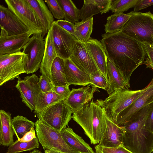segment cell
<instances>
[{
	"instance_id": "7402d4cb",
	"label": "cell",
	"mask_w": 153,
	"mask_h": 153,
	"mask_svg": "<svg viewBox=\"0 0 153 153\" xmlns=\"http://www.w3.org/2000/svg\"><path fill=\"white\" fill-rule=\"evenodd\" d=\"M33 9L42 28V36L47 34L55 21L54 17L45 1L42 0H27Z\"/></svg>"
},
{
	"instance_id": "ac0fdd59",
	"label": "cell",
	"mask_w": 153,
	"mask_h": 153,
	"mask_svg": "<svg viewBox=\"0 0 153 153\" xmlns=\"http://www.w3.org/2000/svg\"><path fill=\"white\" fill-rule=\"evenodd\" d=\"M105 118L106 128L102 140L98 145L110 148L123 146L124 132L123 128L111 121L106 115Z\"/></svg>"
},
{
	"instance_id": "7bdbcfd3",
	"label": "cell",
	"mask_w": 153,
	"mask_h": 153,
	"mask_svg": "<svg viewBox=\"0 0 153 153\" xmlns=\"http://www.w3.org/2000/svg\"><path fill=\"white\" fill-rule=\"evenodd\" d=\"M53 91L56 94L67 98L69 95L71 91L69 87L64 86H53Z\"/></svg>"
},
{
	"instance_id": "e575fe53",
	"label": "cell",
	"mask_w": 153,
	"mask_h": 153,
	"mask_svg": "<svg viewBox=\"0 0 153 153\" xmlns=\"http://www.w3.org/2000/svg\"><path fill=\"white\" fill-rule=\"evenodd\" d=\"M90 85L92 87L101 88L107 91L108 90L109 82L100 71L90 74Z\"/></svg>"
},
{
	"instance_id": "ba28073f",
	"label": "cell",
	"mask_w": 153,
	"mask_h": 153,
	"mask_svg": "<svg viewBox=\"0 0 153 153\" xmlns=\"http://www.w3.org/2000/svg\"><path fill=\"white\" fill-rule=\"evenodd\" d=\"M27 57L22 52L0 55V86L25 73Z\"/></svg>"
},
{
	"instance_id": "d590c367",
	"label": "cell",
	"mask_w": 153,
	"mask_h": 153,
	"mask_svg": "<svg viewBox=\"0 0 153 153\" xmlns=\"http://www.w3.org/2000/svg\"><path fill=\"white\" fill-rule=\"evenodd\" d=\"M45 1L54 17L58 20L64 19L63 12L57 0H46Z\"/></svg>"
},
{
	"instance_id": "44dd1931",
	"label": "cell",
	"mask_w": 153,
	"mask_h": 153,
	"mask_svg": "<svg viewBox=\"0 0 153 153\" xmlns=\"http://www.w3.org/2000/svg\"><path fill=\"white\" fill-rule=\"evenodd\" d=\"M64 71L69 86H85L90 84V75L78 68L69 59L65 60Z\"/></svg>"
},
{
	"instance_id": "1f68e13d",
	"label": "cell",
	"mask_w": 153,
	"mask_h": 153,
	"mask_svg": "<svg viewBox=\"0 0 153 153\" xmlns=\"http://www.w3.org/2000/svg\"><path fill=\"white\" fill-rule=\"evenodd\" d=\"M39 146V141L37 137L29 142H24L17 140L9 147L6 153H19L30 151L38 148Z\"/></svg>"
},
{
	"instance_id": "484cf974",
	"label": "cell",
	"mask_w": 153,
	"mask_h": 153,
	"mask_svg": "<svg viewBox=\"0 0 153 153\" xmlns=\"http://www.w3.org/2000/svg\"><path fill=\"white\" fill-rule=\"evenodd\" d=\"M66 98L53 91L40 92L35 98V108L33 112L36 114L56 103L65 101Z\"/></svg>"
},
{
	"instance_id": "cb8c5ba5",
	"label": "cell",
	"mask_w": 153,
	"mask_h": 153,
	"mask_svg": "<svg viewBox=\"0 0 153 153\" xmlns=\"http://www.w3.org/2000/svg\"><path fill=\"white\" fill-rule=\"evenodd\" d=\"M60 133L67 144L74 150L80 153H95L90 146L72 128L68 126Z\"/></svg>"
},
{
	"instance_id": "c3c4849f",
	"label": "cell",
	"mask_w": 153,
	"mask_h": 153,
	"mask_svg": "<svg viewBox=\"0 0 153 153\" xmlns=\"http://www.w3.org/2000/svg\"><path fill=\"white\" fill-rule=\"evenodd\" d=\"M152 153H153V150H152Z\"/></svg>"
},
{
	"instance_id": "b9f144b4",
	"label": "cell",
	"mask_w": 153,
	"mask_h": 153,
	"mask_svg": "<svg viewBox=\"0 0 153 153\" xmlns=\"http://www.w3.org/2000/svg\"><path fill=\"white\" fill-rule=\"evenodd\" d=\"M153 5V0H138L134 7L133 11L137 12Z\"/></svg>"
},
{
	"instance_id": "30bf717a",
	"label": "cell",
	"mask_w": 153,
	"mask_h": 153,
	"mask_svg": "<svg viewBox=\"0 0 153 153\" xmlns=\"http://www.w3.org/2000/svg\"><path fill=\"white\" fill-rule=\"evenodd\" d=\"M8 7L30 29L42 32L41 25L27 0H5Z\"/></svg>"
},
{
	"instance_id": "d4e9b609",
	"label": "cell",
	"mask_w": 153,
	"mask_h": 153,
	"mask_svg": "<svg viewBox=\"0 0 153 153\" xmlns=\"http://www.w3.org/2000/svg\"><path fill=\"white\" fill-rule=\"evenodd\" d=\"M12 119L11 113L4 110H0V144L5 147H9L14 142Z\"/></svg>"
},
{
	"instance_id": "ffe728a7",
	"label": "cell",
	"mask_w": 153,
	"mask_h": 153,
	"mask_svg": "<svg viewBox=\"0 0 153 153\" xmlns=\"http://www.w3.org/2000/svg\"><path fill=\"white\" fill-rule=\"evenodd\" d=\"M45 49L43 57L40 68V72L51 82V68L55 58L57 57L53 42L52 27L45 39Z\"/></svg>"
},
{
	"instance_id": "8fae6325",
	"label": "cell",
	"mask_w": 153,
	"mask_h": 153,
	"mask_svg": "<svg viewBox=\"0 0 153 153\" xmlns=\"http://www.w3.org/2000/svg\"><path fill=\"white\" fill-rule=\"evenodd\" d=\"M51 27L53 42L57 57L64 60L69 59L73 53L76 37L58 25L55 21Z\"/></svg>"
},
{
	"instance_id": "4316f807",
	"label": "cell",
	"mask_w": 153,
	"mask_h": 153,
	"mask_svg": "<svg viewBox=\"0 0 153 153\" xmlns=\"http://www.w3.org/2000/svg\"><path fill=\"white\" fill-rule=\"evenodd\" d=\"M64 63L65 60L57 57L52 63L51 68V83L53 86H69L65 78Z\"/></svg>"
},
{
	"instance_id": "60d3db41",
	"label": "cell",
	"mask_w": 153,
	"mask_h": 153,
	"mask_svg": "<svg viewBox=\"0 0 153 153\" xmlns=\"http://www.w3.org/2000/svg\"><path fill=\"white\" fill-rule=\"evenodd\" d=\"M55 21L58 25L76 38L74 29L75 24L63 20Z\"/></svg>"
},
{
	"instance_id": "5b68a950",
	"label": "cell",
	"mask_w": 153,
	"mask_h": 153,
	"mask_svg": "<svg viewBox=\"0 0 153 153\" xmlns=\"http://www.w3.org/2000/svg\"><path fill=\"white\" fill-rule=\"evenodd\" d=\"M131 16L121 31L142 44L153 46V14L131 11Z\"/></svg>"
},
{
	"instance_id": "6da1fadb",
	"label": "cell",
	"mask_w": 153,
	"mask_h": 153,
	"mask_svg": "<svg viewBox=\"0 0 153 153\" xmlns=\"http://www.w3.org/2000/svg\"><path fill=\"white\" fill-rule=\"evenodd\" d=\"M102 37L100 42L108 59L119 68L130 84L132 73L145 58L143 44L121 31L105 33Z\"/></svg>"
},
{
	"instance_id": "603a6c76",
	"label": "cell",
	"mask_w": 153,
	"mask_h": 153,
	"mask_svg": "<svg viewBox=\"0 0 153 153\" xmlns=\"http://www.w3.org/2000/svg\"><path fill=\"white\" fill-rule=\"evenodd\" d=\"M107 75L109 87L107 91L108 94L119 89L130 88V84L119 68L108 59Z\"/></svg>"
},
{
	"instance_id": "277c9868",
	"label": "cell",
	"mask_w": 153,
	"mask_h": 153,
	"mask_svg": "<svg viewBox=\"0 0 153 153\" xmlns=\"http://www.w3.org/2000/svg\"><path fill=\"white\" fill-rule=\"evenodd\" d=\"M146 87L140 90H133L123 88L109 94L105 100H97L96 102L104 110L106 117L117 124L118 115L134 103L144 93Z\"/></svg>"
},
{
	"instance_id": "f1b7e54d",
	"label": "cell",
	"mask_w": 153,
	"mask_h": 153,
	"mask_svg": "<svg viewBox=\"0 0 153 153\" xmlns=\"http://www.w3.org/2000/svg\"><path fill=\"white\" fill-rule=\"evenodd\" d=\"M11 122L15 134L17 139L22 137L35 126V123L21 115L14 117Z\"/></svg>"
},
{
	"instance_id": "f546056e",
	"label": "cell",
	"mask_w": 153,
	"mask_h": 153,
	"mask_svg": "<svg viewBox=\"0 0 153 153\" xmlns=\"http://www.w3.org/2000/svg\"><path fill=\"white\" fill-rule=\"evenodd\" d=\"M93 17L75 24L74 29L76 38L79 40L85 43L91 38L93 30Z\"/></svg>"
},
{
	"instance_id": "8992f818",
	"label": "cell",
	"mask_w": 153,
	"mask_h": 153,
	"mask_svg": "<svg viewBox=\"0 0 153 153\" xmlns=\"http://www.w3.org/2000/svg\"><path fill=\"white\" fill-rule=\"evenodd\" d=\"M36 135L44 150H51L61 153H80L69 146L60 131L38 119L35 123Z\"/></svg>"
},
{
	"instance_id": "74e56055",
	"label": "cell",
	"mask_w": 153,
	"mask_h": 153,
	"mask_svg": "<svg viewBox=\"0 0 153 153\" xmlns=\"http://www.w3.org/2000/svg\"><path fill=\"white\" fill-rule=\"evenodd\" d=\"M146 53L145 58L143 64L146 65V68H150L153 70V46L143 44Z\"/></svg>"
},
{
	"instance_id": "9c48e42d",
	"label": "cell",
	"mask_w": 153,
	"mask_h": 153,
	"mask_svg": "<svg viewBox=\"0 0 153 153\" xmlns=\"http://www.w3.org/2000/svg\"><path fill=\"white\" fill-rule=\"evenodd\" d=\"M42 32L34 33L23 48L22 52L27 57L25 71L27 74L36 72L40 69L45 49V42Z\"/></svg>"
},
{
	"instance_id": "5bb4252c",
	"label": "cell",
	"mask_w": 153,
	"mask_h": 153,
	"mask_svg": "<svg viewBox=\"0 0 153 153\" xmlns=\"http://www.w3.org/2000/svg\"><path fill=\"white\" fill-rule=\"evenodd\" d=\"M69 59L78 68L89 75L100 71L84 43L79 40L76 42Z\"/></svg>"
},
{
	"instance_id": "83f0119b",
	"label": "cell",
	"mask_w": 153,
	"mask_h": 153,
	"mask_svg": "<svg viewBox=\"0 0 153 153\" xmlns=\"http://www.w3.org/2000/svg\"><path fill=\"white\" fill-rule=\"evenodd\" d=\"M131 16L128 13L127 14H114L108 17L107 22L105 25L106 33L121 31Z\"/></svg>"
},
{
	"instance_id": "681fc988",
	"label": "cell",
	"mask_w": 153,
	"mask_h": 153,
	"mask_svg": "<svg viewBox=\"0 0 153 153\" xmlns=\"http://www.w3.org/2000/svg\"><path fill=\"white\" fill-rule=\"evenodd\" d=\"M95 153H96V152H95Z\"/></svg>"
},
{
	"instance_id": "7dc6e473",
	"label": "cell",
	"mask_w": 153,
	"mask_h": 153,
	"mask_svg": "<svg viewBox=\"0 0 153 153\" xmlns=\"http://www.w3.org/2000/svg\"><path fill=\"white\" fill-rule=\"evenodd\" d=\"M30 153H42L41 151L37 149H34L33 151L30 152Z\"/></svg>"
},
{
	"instance_id": "ee69618b",
	"label": "cell",
	"mask_w": 153,
	"mask_h": 153,
	"mask_svg": "<svg viewBox=\"0 0 153 153\" xmlns=\"http://www.w3.org/2000/svg\"><path fill=\"white\" fill-rule=\"evenodd\" d=\"M36 137L34 128H33L30 131L26 133L22 137L17 140L24 142H29Z\"/></svg>"
},
{
	"instance_id": "52a82bcc",
	"label": "cell",
	"mask_w": 153,
	"mask_h": 153,
	"mask_svg": "<svg viewBox=\"0 0 153 153\" xmlns=\"http://www.w3.org/2000/svg\"><path fill=\"white\" fill-rule=\"evenodd\" d=\"M74 112L64 101L56 103L36 114L46 125L60 131L67 127Z\"/></svg>"
},
{
	"instance_id": "4dcf8cb0",
	"label": "cell",
	"mask_w": 153,
	"mask_h": 153,
	"mask_svg": "<svg viewBox=\"0 0 153 153\" xmlns=\"http://www.w3.org/2000/svg\"><path fill=\"white\" fill-rule=\"evenodd\" d=\"M64 14L65 20L75 24L79 22V10L71 0H57Z\"/></svg>"
},
{
	"instance_id": "f35d334b",
	"label": "cell",
	"mask_w": 153,
	"mask_h": 153,
	"mask_svg": "<svg viewBox=\"0 0 153 153\" xmlns=\"http://www.w3.org/2000/svg\"><path fill=\"white\" fill-rule=\"evenodd\" d=\"M38 83L40 92L44 93L53 91V85L43 75L39 76Z\"/></svg>"
},
{
	"instance_id": "d6986e66",
	"label": "cell",
	"mask_w": 153,
	"mask_h": 153,
	"mask_svg": "<svg viewBox=\"0 0 153 153\" xmlns=\"http://www.w3.org/2000/svg\"><path fill=\"white\" fill-rule=\"evenodd\" d=\"M84 43L99 71L108 82L107 75L108 58L100 41L91 38Z\"/></svg>"
},
{
	"instance_id": "f6af8a7d",
	"label": "cell",
	"mask_w": 153,
	"mask_h": 153,
	"mask_svg": "<svg viewBox=\"0 0 153 153\" xmlns=\"http://www.w3.org/2000/svg\"><path fill=\"white\" fill-rule=\"evenodd\" d=\"M147 129L152 133L153 132V107L145 123Z\"/></svg>"
},
{
	"instance_id": "d6a6232c",
	"label": "cell",
	"mask_w": 153,
	"mask_h": 153,
	"mask_svg": "<svg viewBox=\"0 0 153 153\" xmlns=\"http://www.w3.org/2000/svg\"><path fill=\"white\" fill-rule=\"evenodd\" d=\"M100 13L95 0H84L83 5L79 10V19L81 21L86 20Z\"/></svg>"
},
{
	"instance_id": "bcb514c9",
	"label": "cell",
	"mask_w": 153,
	"mask_h": 153,
	"mask_svg": "<svg viewBox=\"0 0 153 153\" xmlns=\"http://www.w3.org/2000/svg\"><path fill=\"white\" fill-rule=\"evenodd\" d=\"M44 152L45 153H61L49 149L45 150Z\"/></svg>"
},
{
	"instance_id": "f907efd6",
	"label": "cell",
	"mask_w": 153,
	"mask_h": 153,
	"mask_svg": "<svg viewBox=\"0 0 153 153\" xmlns=\"http://www.w3.org/2000/svg\"><path fill=\"white\" fill-rule=\"evenodd\" d=\"M152 133H153V132Z\"/></svg>"
},
{
	"instance_id": "836d02e7",
	"label": "cell",
	"mask_w": 153,
	"mask_h": 153,
	"mask_svg": "<svg viewBox=\"0 0 153 153\" xmlns=\"http://www.w3.org/2000/svg\"><path fill=\"white\" fill-rule=\"evenodd\" d=\"M138 0H114L112 1L110 10L114 14L123 13L134 7Z\"/></svg>"
},
{
	"instance_id": "7a4b0ae2",
	"label": "cell",
	"mask_w": 153,
	"mask_h": 153,
	"mask_svg": "<svg viewBox=\"0 0 153 153\" xmlns=\"http://www.w3.org/2000/svg\"><path fill=\"white\" fill-rule=\"evenodd\" d=\"M153 107V103L141 109L121 127L124 132L123 146L132 153H152L153 135L145 123Z\"/></svg>"
},
{
	"instance_id": "e0dca14e",
	"label": "cell",
	"mask_w": 153,
	"mask_h": 153,
	"mask_svg": "<svg viewBox=\"0 0 153 153\" xmlns=\"http://www.w3.org/2000/svg\"><path fill=\"white\" fill-rule=\"evenodd\" d=\"M89 84L86 86L72 88L65 99L64 102L74 112L80 109L92 100L94 94L95 92H100L98 88H91Z\"/></svg>"
},
{
	"instance_id": "3957f363",
	"label": "cell",
	"mask_w": 153,
	"mask_h": 153,
	"mask_svg": "<svg viewBox=\"0 0 153 153\" xmlns=\"http://www.w3.org/2000/svg\"><path fill=\"white\" fill-rule=\"evenodd\" d=\"M72 118L83 128L91 144L100 143L107 123L104 110L99 104L92 100L74 112Z\"/></svg>"
},
{
	"instance_id": "2e32d148",
	"label": "cell",
	"mask_w": 153,
	"mask_h": 153,
	"mask_svg": "<svg viewBox=\"0 0 153 153\" xmlns=\"http://www.w3.org/2000/svg\"><path fill=\"white\" fill-rule=\"evenodd\" d=\"M0 26L12 36L23 34L30 30L9 8L0 5Z\"/></svg>"
},
{
	"instance_id": "4fadbf2b",
	"label": "cell",
	"mask_w": 153,
	"mask_h": 153,
	"mask_svg": "<svg viewBox=\"0 0 153 153\" xmlns=\"http://www.w3.org/2000/svg\"><path fill=\"white\" fill-rule=\"evenodd\" d=\"M146 87L145 92L140 97L118 115L117 119L118 125L123 126L129 121L141 109L153 103V77Z\"/></svg>"
},
{
	"instance_id": "8d00e7d4",
	"label": "cell",
	"mask_w": 153,
	"mask_h": 153,
	"mask_svg": "<svg viewBox=\"0 0 153 153\" xmlns=\"http://www.w3.org/2000/svg\"><path fill=\"white\" fill-rule=\"evenodd\" d=\"M97 153H132L123 146L116 148L102 147L98 145L95 147Z\"/></svg>"
},
{
	"instance_id": "ab89813d",
	"label": "cell",
	"mask_w": 153,
	"mask_h": 153,
	"mask_svg": "<svg viewBox=\"0 0 153 153\" xmlns=\"http://www.w3.org/2000/svg\"><path fill=\"white\" fill-rule=\"evenodd\" d=\"M112 0H95L101 14L108 12L111 10Z\"/></svg>"
},
{
	"instance_id": "7c38bea8",
	"label": "cell",
	"mask_w": 153,
	"mask_h": 153,
	"mask_svg": "<svg viewBox=\"0 0 153 153\" xmlns=\"http://www.w3.org/2000/svg\"><path fill=\"white\" fill-rule=\"evenodd\" d=\"M39 78L35 74L27 76L22 79L18 78L16 87L19 91L22 101L32 111L35 108V98L40 92Z\"/></svg>"
},
{
	"instance_id": "9a60e30c",
	"label": "cell",
	"mask_w": 153,
	"mask_h": 153,
	"mask_svg": "<svg viewBox=\"0 0 153 153\" xmlns=\"http://www.w3.org/2000/svg\"><path fill=\"white\" fill-rule=\"evenodd\" d=\"M0 36V55L21 52L30 37L37 33L32 30L20 34L8 36L3 28Z\"/></svg>"
}]
</instances>
